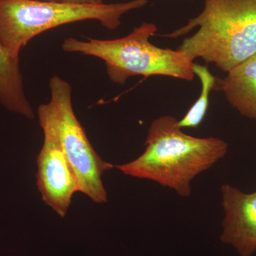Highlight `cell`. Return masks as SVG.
Masks as SVG:
<instances>
[{
    "label": "cell",
    "mask_w": 256,
    "mask_h": 256,
    "mask_svg": "<svg viewBox=\"0 0 256 256\" xmlns=\"http://www.w3.org/2000/svg\"><path fill=\"white\" fill-rule=\"evenodd\" d=\"M58 2L64 3H68V4L92 5V6L104 4L102 0H58Z\"/></svg>",
    "instance_id": "8fae6325"
},
{
    "label": "cell",
    "mask_w": 256,
    "mask_h": 256,
    "mask_svg": "<svg viewBox=\"0 0 256 256\" xmlns=\"http://www.w3.org/2000/svg\"><path fill=\"white\" fill-rule=\"evenodd\" d=\"M192 69L195 76L201 82V92L182 118L178 120V127L182 129L196 128L202 124L208 110L210 92L214 90L216 84V78L206 66L194 63Z\"/></svg>",
    "instance_id": "30bf717a"
},
{
    "label": "cell",
    "mask_w": 256,
    "mask_h": 256,
    "mask_svg": "<svg viewBox=\"0 0 256 256\" xmlns=\"http://www.w3.org/2000/svg\"><path fill=\"white\" fill-rule=\"evenodd\" d=\"M216 87L239 114L256 120V54L230 70L225 78L216 79Z\"/></svg>",
    "instance_id": "ba28073f"
},
{
    "label": "cell",
    "mask_w": 256,
    "mask_h": 256,
    "mask_svg": "<svg viewBox=\"0 0 256 256\" xmlns=\"http://www.w3.org/2000/svg\"><path fill=\"white\" fill-rule=\"evenodd\" d=\"M144 146L140 156L114 168L127 176L154 182L184 198L191 195L192 181L224 159L228 150L220 138L184 132L178 120L171 116L152 122Z\"/></svg>",
    "instance_id": "6da1fadb"
},
{
    "label": "cell",
    "mask_w": 256,
    "mask_h": 256,
    "mask_svg": "<svg viewBox=\"0 0 256 256\" xmlns=\"http://www.w3.org/2000/svg\"><path fill=\"white\" fill-rule=\"evenodd\" d=\"M35 1H42V2H58V0H35Z\"/></svg>",
    "instance_id": "7c38bea8"
},
{
    "label": "cell",
    "mask_w": 256,
    "mask_h": 256,
    "mask_svg": "<svg viewBox=\"0 0 256 256\" xmlns=\"http://www.w3.org/2000/svg\"><path fill=\"white\" fill-rule=\"evenodd\" d=\"M148 4V0L100 5H78L60 2L0 0V42L12 56L35 36L67 24L96 20L106 28L116 30L121 18Z\"/></svg>",
    "instance_id": "277c9868"
},
{
    "label": "cell",
    "mask_w": 256,
    "mask_h": 256,
    "mask_svg": "<svg viewBox=\"0 0 256 256\" xmlns=\"http://www.w3.org/2000/svg\"><path fill=\"white\" fill-rule=\"evenodd\" d=\"M158 28L142 23L128 36L116 40H87L68 38L62 44L64 52L97 57L105 62L111 82L124 85L136 76H162L191 82L194 78V62L182 50L162 48L150 42Z\"/></svg>",
    "instance_id": "3957f363"
},
{
    "label": "cell",
    "mask_w": 256,
    "mask_h": 256,
    "mask_svg": "<svg viewBox=\"0 0 256 256\" xmlns=\"http://www.w3.org/2000/svg\"><path fill=\"white\" fill-rule=\"evenodd\" d=\"M196 28L178 50L192 62L200 58L228 73L256 54V0H205L200 14L164 36L178 38Z\"/></svg>",
    "instance_id": "7a4b0ae2"
},
{
    "label": "cell",
    "mask_w": 256,
    "mask_h": 256,
    "mask_svg": "<svg viewBox=\"0 0 256 256\" xmlns=\"http://www.w3.org/2000/svg\"><path fill=\"white\" fill-rule=\"evenodd\" d=\"M224 210L220 242L230 246L239 256L256 252V191L245 193L229 184L220 186Z\"/></svg>",
    "instance_id": "52a82bcc"
},
{
    "label": "cell",
    "mask_w": 256,
    "mask_h": 256,
    "mask_svg": "<svg viewBox=\"0 0 256 256\" xmlns=\"http://www.w3.org/2000/svg\"><path fill=\"white\" fill-rule=\"evenodd\" d=\"M40 126L44 143L37 156V188L42 201L64 218L72 197L79 192L78 181L52 128L46 124Z\"/></svg>",
    "instance_id": "8992f818"
},
{
    "label": "cell",
    "mask_w": 256,
    "mask_h": 256,
    "mask_svg": "<svg viewBox=\"0 0 256 256\" xmlns=\"http://www.w3.org/2000/svg\"><path fill=\"white\" fill-rule=\"evenodd\" d=\"M50 102L38 108V122L52 128L77 178L79 192L98 204L108 202L102 176L114 165L94 149L72 105V88L58 76L50 80Z\"/></svg>",
    "instance_id": "5b68a950"
},
{
    "label": "cell",
    "mask_w": 256,
    "mask_h": 256,
    "mask_svg": "<svg viewBox=\"0 0 256 256\" xmlns=\"http://www.w3.org/2000/svg\"><path fill=\"white\" fill-rule=\"evenodd\" d=\"M0 106L26 118L34 112L25 92L20 58H14L0 42Z\"/></svg>",
    "instance_id": "9c48e42d"
}]
</instances>
